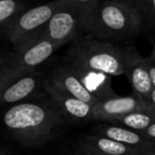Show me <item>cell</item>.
<instances>
[{"label":"cell","mask_w":155,"mask_h":155,"mask_svg":"<svg viewBox=\"0 0 155 155\" xmlns=\"http://www.w3.org/2000/svg\"><path fill=\"white\" fill-rule=\"evenodd\" d=\"M64 119L52 105L33 102L14 104L3 115L5 129L26 147H36L52 139Z\"/></svg>","instance_id":"obj_1"},{"label":"cell","mask_w":155,"mask_h":155,"mask_svg":"<svg viewBox=\"0 0 155 155\" xmlns=\"http://www.w3.org/2000/svg\"><path fill=\"white\" fill-rule=\"evenodd\" d=\"M142 15L124 0H101L84 11L83 32L97 38L127 39L136 36Z\"/></svg>","instance_id":"obj_2"},{"label":"cell","mask_w":155,"mask_h":155,"mask_svg":"<svg viewBox=\"0 0 155 155\" xmlns=\"http://www.w3.org/2000/svg\"><path fill=\"white\" fill-rule=\"evenodd\" d=\"M65 58L110 77L124 74L125 49L107 41L78 37Z\"/></svg>","instance_id":"obj_3"},{"label":"cell","mask_w":155,"mask_h":155,"mask_svg":"<svg viewBox=\"0 0 155 155\" xmlns=\"http://www.w3.org/2000/svg\"><path fill=\"white\" fill-rule=\"evenodd\" d=\"M58 47L48 39H43L33 45L15 49V52L1 62L0 91L19 78L25 77L45 63Z\"/></svg>","instance_id":"obj_4"},{"label":"cell","mask_w":155,"mask_h":155,"mask_svg":"<svg viewBox=\"0 0 155 155\" xmlns=\"http://www.w3.org/2000/svg\"><path fill=\"white\" fill-rule=\"evenodd\" d=\"M61 3L62 0H53L22 12L5 32L14 48L20 49L43 41L41 33Z\"/></svg>","instance_id":"obj_5"},{"label":"cell","mask_w":155,"mask_h":155,"mask_svg":"<svg viewBox=\"0 0 155 155\" xmlns=\"http://www.w3.org/2000/svg\"><path fill=\"white\" fill-rule=\"evenodd\" d=\"M84 9L73 0H62L55 13L48 21L41 39H48L58 48L70 43L83 32Z\"/></svg>","instance_id":"obj_6"},{"label":"cell","mask_w":155,"mask_h":155,"mask_svg":"<svg viewBox=\"0 0 155 155\" xmlns=\"http://www.w3.org/2000/svg\"><path fill=\"white\" fill-rule=\"evenodd\" d=\"M62 65H64L75 78H78L80 82L86 87L87 91L99 99V101L118 96L112 88L113 77L110 75L101 71L93 70L88 67L67 58L63 60Z\"/></svg>","instance_id":"obj_7"},{"label":"cell","mask_w":155,"mask_h":155,"mask_svg":"<svg viewBox=\"0 0 155 155\" xmlns=\"http://www.w3.org/2000/svg\"><path fill=\"white\" fill-rule=\"evenodd\" d=\"M124 74L131 83L134 95L148 102L155 88L149 74L147 58H141L134 47L125 49Z\"/></svg>","instance_id":"obj_8"},{"label":"cell","mask_w":155,"mask_h":155,"mask_svg":"<svg viewBox=\"0 0 155 155\" xmlns=\"http://www.w3.org/2000/svg\"><path fill=\"white\" fill-rule=\"evenodd\" d=\"M150 107L148 102H144L137 96H127V97H114L110 99L99 101L94 107L93 120L106 121L110 122L116 119L130 114L132 112L144 110Z\"/></svg>","instance_id":"obj_9"},{"label":"cell","mask_w":155,"mask_h":155,"mask_svg":"<svg viewBox=\"0 0 155 155\" xmlns=\"http://www.w3.org/2000/svg\"><path fill=\"white\" fill-rule=\"evenodd\" d=\"M45 91L51 99V105L58 110L63 118L73 121L93 120V112L95 106L72 96L66 95L52 85L44 82Z\"/></svg>","instance_id":"obj_10"},{"label":"cell","mask_w":155,"mask_h":155,"mask_svg":"<svg viewBox=\"0 0 155 155\" xmlns=\"http://www.w3.org/2000/svg\"><path fill=\"white\" fill-rule=\"evenodd\" d=\"M91 132L94 135L103 136L110 139H114L121 143L139 150L146 154L155 153V141L149 139L143 133L122 127V125L114 124H100L93 127Z\"/></svg>","instance_id":"obj_11"},{"label":"cell","mask_w":155,"mask_h":155,"mask_svg":"<svg viewBox=\"0 0 155 155\" xmlns=\"http://www.w3.org/2000/svg\"><path fill=\"white\" fill-rule=\"evenodd\" d=\"M45 82L58 88V91L65 93L66 95L78 98V99L82 100L88 104H91L94 106L99 102V99H97L95 96L91 95L86 89V87L80 82V80L75 78L62 64L53 69V71L50 73L49 78Z\"/></svg>","instance_id":"obj_12"},{"label":"cell","mask_w":155,"mask_h":155,"mask_svg":"<svg viewBox=\"0 0 155 155\" xmlns=\"http://www.w3.org/2000/svg\"><path fill=\"white\" fill-rule=\"evenodd\" d=\"M82 147L91 155H150L136 150L129 146L98 135L85 136L82 140Z\"/></svg>","instance_id":"obj_13"},{"label":"cell","mask_w":155,"mask_h":155,"mask_svg":"<svg viewBox=\"0 0 155 155\" xmlns=\"http://www.w3.org/2000/svg\"><path fill=\"white\" fill-rule=\"evenodd\" d=\"M41 82V74L37 71L19 78L0 91L1 100L5 104L20 103L38 88Z\"/></svg>","instance_id":"obj_14"},{"label":"cell","mask_w":155,"mask_h":155,"mask_svg":"<svg viewBox=\"0 0 155 155\" xmlns=\"http://www.w3.org/2000/svg\"><path fill=\"white\" fill-rule=\"evenodd\" d=\"M155 122V106L150 105L148 110H137L116 119L112 123L143 133L152 123Z\"/></svg>","instance_id":"obj_15"},{"label":"cell","mask_w":155,"mask_h":155,"mask_svg":"<svg viewBox=\"0 0 155 155\" xmlns=\"http://www.w3.org/2000/svg\"><path fill=\"white\" fill-rule=\"evenodd\" d=\"M24 11H26L24 0H0V25L3 32H7Z\"/></svg>","instance_id":"obj_16"},{"label":"cell","mask_w":155,"mask_h":155,"mask_svg":"<svg viewBox=\"0 0 155 155\" xmlns=\"http://www.w3.org/2000/svg\"><path fill=\"white\" fill-rule=\"evenodd\" d=\"M136 9L148 24L155 28V0H124Z\"/></svg>","instance_id":"obj_17"},{"label":"cell","mask_w":155,"mask_h":155,"mask_svg":"<svg viewBox=\"0 0 155 155\" xmlns=\"http://www.w3.org/2000/svg\"><path fill=\"white\" fill-rule=\"evenodd\" d=\"M147 66H148V71L150 74L151 81H152L153 86L155 88V63L149 58H147Z\"/></svg>","instance_id":"obj_18"},{"label":"cell","mask_w":155,"mask_h":155,"mask_svg":"<svg viewBox=\"0 0 155 155\" xmlns=\"http://www.w3.org/2000/svg\"><path fill=\"white\" fill-rule=\"evenodd\" d=\"M73 1H75L78 5H81V7L84 9V11H86L88 8L97 5V3L99 2V1H101V0H73Z\"/></svg>","instance_id":"obj_19"},{"label":"cell","mask_w":155,"mask_h":155,"mask_svg":"<svg viewBox=\"0 0 155 155\" xmlns=\"http://www.w3.org/2000/svg\"><path fill=\"white\" fill-rule=\"evenodd\" d=\"M143 134L149 138V139L155 141V122L152 123V124H151L150 127H149L148 129L143 132Z\"/></svg>","instance_id":"obj_20"},{"label":"cell","mask_w":155,"mask_h":155,"mask_svg":"<svg viewBox=\"0 0 155 155\" xmlns=\"http://www.w3.org/2000/svg\"><path fill=\"white\" fill-rule=\"evenodd\" d=\"M148 103L152 106H155V89L153 91V93L151 94L150 98H149V100H148Z\"/></svg>","instance_id":"obj_21"},{"label":"cell","mask_w":155,"mask_h":155,"mask_svg":"<svg viewBox=\"0 0 155 155\" xmlns=\"http://www.w3.org/2000/svg\"><path fill=\"white\" fill-rule=\"evenodd\" d=\"M149 58H150V60H152L153 62L155 63V44H154V46H153V50H152V52H151Z\"/></svg>","instance_id":"obj_22"},{"label":"cell","mask_w":155,"mask_h":155,"mask_svg":"<svg viewBox=\"0 0 155 155\" xmlns=\"http://www.w3.org/2000/svg\"><path fill=\"white\" fill-rule=\"evenodd\" d=\"M150 155H155V153H151V154Z\"/></svg>","instance_id":"obj_23"}]
</instances>
